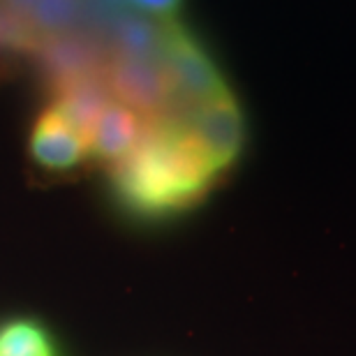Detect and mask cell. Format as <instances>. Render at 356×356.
Returning a JSON list of instances; mask_svg holds the SVG:
<instances>
[{"label":"cell","instance_id":"obj_1","mask_svg":"<svg viewBox=\"0 0 356 356\" xmlns=\"http://www.w3.org/2000/svg\"><path fill=\"white\" fill-rule=\"evenodd\" d=\"M111 188L125 211L165 218L202 202L220 172L192 134L188 118L148 120L144 137L109 167Z\"/></svg>","mask_w":356,"mask_h":356},{"label":"cell","instance_id":"obj_2","mask_svg":"<svg viewBox=\"0 0 356 356\" xmlns=\"http://www.w3.org/2000/svg\"><path fill=\"white\" fill-rule=\"evenodd\" d=\"M104 79L113 99L127 104L146 120L188 118L160 56H127L111 51L104 65Z\"/></svg>","mask_w":356,"mask_h":356},{"label":"cell","instance_id":"obj_3","mask_svg":"<svg viewBox=\"0 0 356 356\" xmlns=\"http://www.w3.org/2000/svg\"><path fill=\"white\" fill-rule=\"evenodd\" d=\"M160 60L176 97L188 109L232 92L206 49L174 19H167L162 28Z\"/></svg>","mask_w":356,"mask_h":356},{"label":"cell","instance_id":"obj_4","mask_svg":"<svg viewBox=\"0 0 356 356\" xmlns=\"http://www.w3.org/2000/svg\"><path fill=\"white\" fill-rule=\"evenodd\" d=\"M188 125L220 174L236 162L245 130L243 113L232 92L195 106L188 116Z\"/></svg>","mask_w":356,"mask_h":356},{"label":"cell","instance_id":"obj_5","mask_svg":"<svg viewBox=\"0 0 356 356\" xmlns=\"http://www.w3.org/2000/svg\"><path fill=\"white\" fill-rule=\"evenodd\" d=\"M28 151L42 169L67 172L88 158V141L72 120L51 104L35 120Z\"/></svg>","mask_w":356,"mask_h":356},{"label":"cell","instance_id":"obj_6","mask_svg":"<svg viewBox=\"0 0 356 356\" xmlns=\"http://www.w3.org/2000/svg\"><path fill=\"white\" fill-rule=\"evenodd\" d=\"M35 56H38L47 79L51 81V90L67 81L79 79V76L104 72L106 58H109V54L99 51L95 42L70 33L42 38L35 49Z\"/></svg>","mask_w":356,"mask_h":356},{"label":"cell","instance_id":"obj_7","mask_svg":"<svg viewBox=\"0 0 356 356\" xmlns=\"http://www.w3.org/2000/svg\"><path fill=\"white\" fill-rule=\"evenodd\" d=\"M146 123L148 120L127 104L111 99L90 134L88 155L109 167L116 165L139 144V139L146 132Z\"/></svg>","mask_w":356,"mask_h":356},{"label":"cell","instance_id":"obj_8","mask_svg":"<svg viewBox=\"0 0 356 356\" xmlns=\"http://www.w3.org/2000/svg\"><path fill=\"white\" fill-rule=\"evenodd\" d=\"M113 99L109 86H106L104 72L99 74H88L79 76L74 81H67L63 86L54 88V102L65 116L76 125L86 141H90V134L95 130L97 118L102 116V111L106 109Z\"/></svg>","mask_w":356,"mask_h":356},{"label":"cell","instance_id":"obj_9","mask_svg":"<svg viewBox=\"0 0 356 356\" xmlns=\"http://www.w3.org/2000/svg\"><path fill=\"white\" fill-rule=\"evenodd\" d=\"M0 356H60L44 326L33 319L0 324Z\"/></svg>","mask_w":356,"mask_h":356},{"label":"cell","instance_id":"obj_10","mask_svg":"<svg viewBox=\"0 0 356 356\" xmlns=\"http://www.w3.org/2000/svg\"><path fill=\"white\" fill-rule=\"evenodd\" d=\"M81 0H35L28 19L40 38L67 33L74 19L79 17Z\"/></svg>","mask_w":356,"mask_h":356},{"label":"cell","instance_id":"obj_11","mask_svg":"<svg viewBox=\"0 0 356 356\" xmlns=\"http://www.w3.org/2000/svg\"><path fill=\"white\" fill-rule=\"evenodd\" d=\"M134 10H139L141 14L158 21H167L174 19V14L181 7V0H127Z\"/></svg>","mask_w":356,"mask_h":356},{"label":"cell","instance_id":"obj_12","mask_svg":"<svg viewBox=\"0 0 356 356\" xmlns=\"http://www.w3.org/2000/svg\"><path fill=\"white\" fill-rule=\"evenodd\" d=\"M7 3H10L17 12L26 14V17H28V12H31V7H33L35 0H7Z\"/></svg>","mask_w":356,"mask_h":356}]
</instances>
